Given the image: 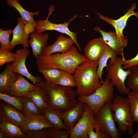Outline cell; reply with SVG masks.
I'll return each mask as SVG.
<instances>
[{
  "mask_svg": "<svg viewBox=\"0 0 138 138\" xmlns=\"http://www.w3.org/2000/svg\"><path fill=\"white\" fill-rule=\"evenodd\" d=\"M37 84L45 94L48 107L62 113L72 108L78 102V95L73 87L50 83L46 80Z\"/></svg>",
  "mask_w": 138,
  "mask_h": 138,
  "instance_id": "cell-1",
  "label": "cell"
},
{
  "mask_svg": "<svg viewBox=\"0 0 138 138\" xmlns=\"http://www.w3.org/2000/svg\"><path fill=\"white\" fill-rule=\"evenodd\" d=\"M77 49L73 45L65 53L38 56L36 64L38 68H55L73 74L80 64L88 61L85 55L79 52Z\"/></svg>",
  "mask_w": 138,
  "mask_h": 138,
  "instance_id": "cell-2",
  "label": "cell"
},
{
  "mask_svg": "<svg viewBox=\"0 0 138 138\" xmlns=\"http://www.w3.org/2000/svg\"><path fill=\"white\" fill-rule=\"evenodd\" d=\"M98 61H88L80 64L73 74L78 96H88L102 85L97 74Z\"/></svg>",
  "mask_w": 138,
  "mask_h": 138,
  "instance_id": "cell-3",
  "label": "cell"
},
{
  "mask_svg": "<svg viewBox=\"0 0 138 138\" xmlns=\"http://www.w3.org/2000/svg\"><path fill=\"white\" fill-rule=\"evenodd\" d=\"M115 122L118 124L120 131L124 134L127 131L128 134L133 133V125L134 122L127 104L126 98L117 95L111 103Z\"/></svg>",
  "mask_w": 138,
  "mask_h": 138,
  "instance_id": "cell-4",
  "label": "cell"
},
{
  "mask_svg": "<svg viewBox=\"0 0 138 138\" xmlns=\"http://www.w3.org/2000/svg\"><path fill=\"white\" fill-rule=\"evenodd\" d=\"M113 86L106 78L101 86L93 93L88 96H78V99L87 104L95 115L105 103L112 101Z\"/></svg>",
  "mask_w": 138,
  "mask_h": 138,
  "instance_id": "cell-5",
  "label": "cell"
},
{
  "mask_svg": "<svg viewBox=\"0 0 138 138\" xmlns=\"http://www.w3.org/2000/svg\"><path fill=\"white\" fill-rule=\"evenodd\" d=\"M122 58L116 57L113 62L109 63L106 66L108 71L106 78L108 79L118 92L122 94L128 95L130 91L129 88L125 85L126 79L129 74V69L124 70Z\"/></svg>",
  "mask_w": 138,
  "mask_h": 138,
  "instance_id": "cell-6",
  "label": "cell"
},
{
  "mask_svg": "<svg viewBox=\"0 0 138 138\" xmlns=\"http://www.w3.org/2000/svg\"><path fill=\"white\" fill-rule=\"evenodd\" d=\"M112 101L105 103L95 115L96 125L95 129L105 132L111 138H119L121 137V134L115 125L113 112L111 107Z\"/></svg>",
  "mask_w": 138,
  "mask_h": 138,
  "instance_id": "cell-7",
  "label": "cell"
},
{
  "mask_svg": "<svg viewBox=\"0 0 138 138\" xmlns=\"http://www.w3.org/2000/svg\"><path fill=\"white\" fill-rule=\"evenodd\" d=\"M54 10V7L52 5L49 8V13L47 18L44 20H37L36 22L37 26L35 28V32L37 33H42L47 30H55L68 36L74 41L79 51L81 48L77 40L76 33L71 31L69 29V22H65L59 24L54 23L49 21V17Z\"/></svg>",
  "mask_w": 138,
  "mask_h": 138,
  "instance_id": "cell-8",
  "label": "cell"
},
{
  "mask_svg": "<svg viewBox=\"0 0 138 138\" xmlns=\"http://www.w3.org/2000/svg\"><path fill=\"white\" fill-rule=\"evenodd\" d=\"M96 127L94 114L85 103L84 113L79 120L70 131V138H88V133Z\"/></svg>",
  "mask_w": 138,
  "mask_h": 138,
  "instance_id": "cell-9",
  "label": "cell"
},
{
  "mask_svg": "<svg viewBox=\"0 0 138 138\" xmlns=\"http://www.w3.org/2000/svg\"><path fill=\"white\" fill-rule=\"evenodd\" d=\"M16 58L11 64V68L14 72L25 77L35 84H38L42 81L40 77L35 76L28 71L26 65L27 58L29 56L30 50L28 48L21 49L16 51Z\"/></svg>",
  "mask_w": 138,
  "mask_h": 138,
  "instance_id": "cell-10",
  "label": "cell"
},
{
  "mask_svg": "<svg viewBox=\"0 0 138 138\" xmlns=\"http://www.w3.org/2000/svg\"><path fill=\"white\" fill-rule=\"evenodd\" d=\"M136 7L135 4L134 3L123 16L116 20L106 17L100 13H98L97 15L100 19L112 26L115 29L118 37L120 39L122 40L126 38L123 35V31L126 25L129 18L133 15L138 18V12H134Z\"/></svg>",
  "mask_w": 138,
  "mask_h": 138,
  "instance_id": "cell-11",
  "label": "cell"
},
{
  "mask_svg": "<svg viewBox=\"0 0 138 138\" xmlns=\"http://www.w3.org/2000/svg\"><path fill=\"white\" fill-rule=\"evenodd\" d=\"M8 5L14 8L19 12L24 24V30L25 33L29 35L30 33L35 31V28L37 24L34 20V15L38 16L39 11L30 12L24 9L20 3L19 0H6Z\"/></svg>",
  "mask_w": 138,
  "mask_h": 138,
  "instance_id": "cell-12",
  "label": "cell"
},
{
  "mask_svg": "<svg viewBox=\"0 0 138 138\" xmlns=\"http://www.w3.org/2000/svg\"><path fill=\"white\" fill-rule=\"evenodd\" d=\"M94 29L101 33L102 38L108 46L115 51L118 55L121 56L123 60L125 59L123 50V48L126 47L128 45V41L126 38L120 40L118 37L116 32L105 31L99 26L95 27Z\"/></svg>",
  "mask_w": 138,
  "mask_h": 138,
  "instance_id": "cell-13",
  "label": "cell"
},
{
  "mask_svg": "<svg viewBox=\"0 0 138 138\" xmlns=\"http://www.w3.org/2000/svg\"><path fill=\"white\" fill-rule=\"evenodd\" d=\"M108 46L102 37L93 39L86 45L84 55L89 61H98Z\"/></svg>",
  "mask_w": 138,
  "mask_h": 138,
  "instance_id": "cell-14",
  "label": "cell"
},
{
  "mask_svg": "<svg viewBox=\"0 0 138 138\" xmlns=\"http://www.w3.org/2000/svg\"><path fill=\"white\" fill-rule=\"evenodd\" d=\"M0 114L21 128L24 125L25 119L24 114L12 105L2 100L0 102Z\"/></svg>",
  "mask_w": 138,
  "mask_h": 138,
  "instance_id": "cell-15",
  "label": "cell"
},
{
  "mask_svg": "<svg viewBox=\"0 0 138 138\" xmlns=\"http://www.w3.org/2000/svg\"><path fill=\"white\" fill-rule=\"evenodd\" d=\"M74 41L70 37L61 34L51 45L46 47L42 50L41 55L48 56L56 53H64L70 49Z\"/></svg>",
  "mask_w": 138,
  "mask_h": 138,
  "instance_id": "cell-16",
  "label": "cell"
},
{
  "mask_svg": "<svg viewBox=\"0 0 138 138\" xmlns=\"http://www.w3.org/2000/svg\"><path fill=\"white\" fill-rule=\"evenodd\" d=\"M85 103L78 100L77 103L71 109L62 113V117L66 126L71 130L82 117L85 111Z\"/></svg>",
  "mask_w": 138,
  "mask_h": 138,
  "instance_id": "cell-17",
  "label": "cell"
},
{
  "mask_svg": "<svg viewBox=\"0 0 138 138\" xmlns=\"http://www.w3.org/2000/svg\"><path fill=\"white\" fill-rule=\"evenodd\" d=\"M25 119L24 126L21 128L24 132L35 130L45 128L54 127L43 115L36 114H24Z\"/></svg>",
  "mask_w": 138,
  "mask_h": 138,
  "instance_id": "cell-18",
  "label": "cell"
},
{
  "mask_svg": "<svg viewBox=\"0 0 138 138\" xmlns=\"http://www.w3.org/2000/svg\"><path fill=\"white\" fill-rule=\"evenodd\" d=\"M37 87L36 84L30 83L25 79L23 76L19 74L17 80L10 85L6 94L20 97H24L28 91Z\"/></svg>",
  "mask_w": 138,
  "mask_h": 138,
  "instance_id": "cell-19",
  "label": "cell"
},
{
  "mask_svg": "<svg viewBox=\"0 0 138 138\" xmlns=\"http://www.w3.org/2000/svg\"><path fill=\"white\" fill-rule=\"evenodd\" d=\"M17 20L18 23L13 30V38L10 41L12 50L17 45H21L25 48H28L29 46L28 39L30 36L25 32L24 22L21 17L18 18Z\"/></svg>",
  "mask_w": 138,
  "mask_h": 138,
  "instance_id": "cell-20",
  "label": "cell"
},
{
  "mask_svg": "<svg viewBox=\"0 0 138 138\" xmlns=\"http://www.w3.org/2000/svg\"><path fill=\"white\" fill-rule=\"evenodd\" d=\"M30 34V39L28 40V43L31 47L33 56L36 58L41 55L43 49L47 46L49 34L37 33L34 32Z\"/></svg>",
  "mask_w": 138,
  "mask_h": 138,
  "instance_id": "cell-21",
  "label": "cell"
},
{
  "mask_svg": "<svg viewBox=\"0 0 138 138\" xmlns=\"http://www.w3.org/2000/svg\"><path fill=\"white\" fill-rule=\"evenodd\" d=\"M0 129L7 133L10 138H26L25 134L19 126L9 121L1 114Z\"/></svg>",
  "mask_w": 138,
  "mask_h": 138,
  "instance_id": "cell-22",
  "label": "cell"
},
{
  "mask_svg": "<svg viewBox=\"0 0 138 138\" xmlns=\"http://www.w3.org/2000/svg\"><path fill=\"white\" fill-rule=\"evenodd\" d=\"M19 74L14 72L8 63L0 74V92L6 93L10 85L17 78Z\"/></svg>",
  "mask_w": 138,
  "mask_h": 138,
  "instance_id": "cell-23",
  "label": "cell"
},
{
  "mask_svg": "<svg viewBox=\"0 0 138 138\" xmlns=\"http://www.w3.org/2000/svg\"><path fill=\"white\" fill-rule=\"evenodd\" d=\"M42 111L43 115L53 125L54 127L61 129L70 131L63 122L62 113L53 108L46 107Z\"/></svg>",
  "mask_w": 138,
  "mask_h": 138,
  "instance_id": "cell-24",
  "label": "cell"
},
{
  "mask_svg": "<svg viewBox=\"0 0 138 138\" xmlns=\"http://www.w3.org/2000/svg\"><path fill=\"white\" fill-rule=\"evenodd\" d=\"M117 55V53L108 46L98 60L97 74L102 83L103 81L102 79L103 70L107 66L108 60L110 59V62H113Z\"/></svg>",
  "mask_w": 138,
  "mask_h": 138,
  "instance_id": "cell-25",
  "label": "cell"
},
{
  "mask_svg": "<svg viewBox=\"0 0 138 138\" xmlns=\"http://www.w3.org/2000/svg\"><path fill=\"white\" fill-rule=\"evenodd\" d=\"M37 85L36 88L28 91L24 97L30 99L39 109L42 111L44 108L48 107L46 98L42 90Z\"/></svg>",
  "mask_w": 138,
  "mask_h": 138,
  "instance_id": "cell-26",
  "label": "cell"
},
{
  "mask_svg": "<svg viewBox=\"0 0 138 138\" xmlns=\"http://www.w3.org/2000/svg\"><path fill=\"white\" fill-rule=\"evenodd\" d=\"M126 98L134 122H138V92L131 91Z\"/></svg>",
  "mask_w": 138,
  "mask_h": 138,
  "instance_id": "cell-27",
  "label": "cell"
},
{
  "mask_svg": "<svg viewBox=\"0 0 138 138\" xmlns=\"http://www.w3.org/2000/svg\"><path fill=\"white\" fill-rule=\"evenodd\" d=\"M20 98L22 106V112L24 114L43 115L42 111L39 109L30 99L25 97Z\"/></svg>",
  "mask_w": 138,
  "mask_h": 138,
  "instance_id": "cell-28",
  "label": "cell"
},
{
  "mask_svg": "<svg viewBox=\"0 0 138 138\" xmlns=\"http://www.w3.org/2000/svg\"><path fill=\"white\" fill-rule=\"evenodd\" d=\"M129 74L127 78L126 85L131 91L138 92V66H134L128 69Z\"/></svg>",
  "mask_w": 138,
  "mask_h": 138,
  "instance_id": "cell-29",
  "label": "cell"
},
{
  "mask_svg": "<svg viewBox=\"0 0 138 138\" xmlns=\"http://www.w3.org/2000/svg\"><path fill=\"white\" fill-rule=\"evenodd\" d=\"M39 71L44 76L46 81L55 84L59 78L62 70L55 68L38 69Z\"/></svg>",
  "mask_w": 138,
  "mask_h": 138,
  "instance_id": "cell-30",
  "label": "cell"
},
{
  "mask_svg": "<svg viewBox=\"0 0 138 138\" xmlns=\"http://www.w3.org/2000/svg\"><path fill=\"white\" fill-rule=\"evenodd\" d=\"M0 99L7 102L22 112V106L20 97L0 92Z\"/></svg>",
  "mask_w": 138,
  "mask_h": 138,
  "instance_id": "cell-31",
  "label": "cell"
},
{
  "mask_svg": "<svg viewBox=\"0 0 138 138\" xmlns=\"http://www.w3.org/2000/svg\"><path fill=\"white\" fill-rule=\"evenodd\" d=\"M72 74L62 70L60 76L55 84L67 87L76 86L75 79Z\"/></svg>",
  "mask_w": 138,
  "mask_h": 138,
  "instance_id": "cell-32",
  "label": "cell"
},
{
  "mask_svg": "<svg viewBox=\"0 0 138 138\" xmlns=\"http://www.w3.org/2000/svg\"><path fill=\"white\" fill-rule=\"evenodd\" d=\"M12 32V29L5 30L0 29L1 48L10 51L12 50L9 39Z\"/></svg>",
  "mask_w": 138,
  "mask_h": 138,
  "instance_id": "cell-33",
  "label": "cell"
},
{
  "mask_svg": "<svg viewBox=\"0 0 138 138\" xmlns=\"http://www.w3.org/2000/svg\"><path fill=\"white\" fill-rule=\"evenodd\" d=\"M51 127L32 131H29L24 132L26 138H49Z\"/></svg>",
  "mask_w": 138,
  "mask_h": 138,
  "instance_id": "cell-34",
  "label": "cell"
},
{
  "mask_svg": "<svg viewBox=\"0 0 138 138\" xmlns=\"http://www.w3.org/2000/svg\"><path fill=\"white\" fill-rule=\"evenodd\" d=\"M16 58L15 53H13L9 51L0 48V66L10 62H13Z\"/></svg>",
  "mask_w": 138,
  "mask_h": 138,
  "instance_id": "cell-35",
  "label": "cell"
},
{
  "mask_svg": "<svg viewBox=\"0 0 138 138\" xmlns=\"http://www.w3.org/2000/svg\"><path fill=\"white\" fill-rule=\"evenodd\" d=\"M61 130L54 127H51L50 138H70V131Z\"/></svg>",
  "mask_w": 138,
  "mask_h": 138,
  "instance_id": "cell-36",
  "label": "cell"
},
{
  "mask_svg": "<svg viewBox=\"0 0 138 138\" xmlns=\"http://www.w3.org/2000/svg\"><path fill=\"white\" fill-rule=\"evenodd\" d=\"M90 130L88 133L89 138H111L109 135L105 132L95 129Z\"/></svg>",
  "mask_w": 138,
  "mask_h": 138,
  "instance_id": "cell-37",
  "label": "cell"
},
{
  "mask_svg": "<svg viewBox=\"0 0 138 138\" xmlns=\"http://www.w3.org/2000/svg\"><path fill=\"white\" fill-rule=\"evenodd\" d=\"M122 68L124 69H129L134 66H138V52L133 58L128 60H122Z\"/></svg>",
  "mask_w": 138,
  "mask_h": 138,
  "instance_id": "cell-38",
  "label": "cell"
},
{
  "mask_svg": "<svg viewBox=\"0 0 138 138\" xmlns=\"http://www.w3.org/2000/svg\"><path fill=\"white\" fill-rule=\"evenodd\" d=\"M0 138H10V137L7 133L0 129Z\"/></svg>",
  "mask_w": 138,
  "mask_h": 138,
  "instance_id": "cell-39",
  "label": "cell"
},
{
  "mask_svg": "<svg viewBox=\"0 0 138 138\" xmlns=\"http://www.w3.org/2000/svg\"><path fill=\"white\" fill-rule=\"evenodd\" d=\"M132 138H138V131L132 135Z\"/></svg>",
  "mask_w": 138,
  "mask_h": 138,
  "instance_id": "cell-40",
  "label": "cell"
}]
</instances>
